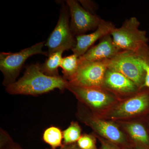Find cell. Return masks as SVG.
<instances>
[{
	"mask_svg": "<svg viewBox=\"0 0 149 149\" xmlns=\"http://www.w3.org/2000/svg\"><path fill=\"white\" fill-rule=\"evenodd\" d=\"M97 139L95 134H82L77 141L78 146L81 149H99L96 145Z\"/></svg>",
	"mask_w": 149,
	"mask_h": 149,
	"instance_id": "44dd1931",
	"label": "cell"
},
{
	"mask_svg": "<svg viewBox=\"0 0 149 149\" xmlns=\"http://www.w3.org/2000/svg\"><path fill=\"white\" fill-rule=\"evenodd\" d=\"M79 2L86 10L93 14L97 15L96 12L98 9V6L95 2L91 1H79Z\"/></svg>",
	"mask_w": 149,
	"mask_h": 149,
	"instance_id": "603a6c76",
	"label": "cell"
},
{
	"mask_svg": "<svg viewBox=\"0 0 149 149\" xmlns=\"http://www.w3.org/2000/svg\"><path fill=\"white\" fill-rule=\"evenodd\" d=\"M69 9L63 2L57 24L48 37L45 46L48 48V55L60 50H72L76 44L69 23Z\"/></svg>",
	"mask_w": 149,
	"mask_h": 149,
	"instance_id": "52a82bcc",
	"label": "cell"
},
{
	"mask_svg": "<svg viewBox=\"0 0 149 149\" xmlns=\"http://www.w3.org/2000/svg\"><path fill=\"white\" fill-rule=\"evenodd\" d=\"M82 135V128L78 123L72 121L69 126L63 131V145L77 143Z\"/></svg>",
	"mask_w": 149,
	"mask_h": 149,
	"instance_id": "ac0fdd59",
	"label": "cell"
},
{
	"mask_svg": "<svg viewBox=\"0 0 149 149\" xmlns=\"http://www.w3.org/2000/svg\"><path fill=\"white\" fill-rule=\"evenodd\" d=\"M77 110V119L91 128L94 134L116 144L121 149L131 148L126 135L116 123L97 116L78 102Z\"/></svg>",
	"mask_w": 149,
	"mask_h": 149,
	"instance_id": "7a4b0ae2",
	"label": "cell"
},
{
	"mask_svg": "<svg viewBox=\"0 0 149 149\" xmlns=\"http://www.w3.org/2000/svg\"><path fill=\"white\" fill-rule=\"evenodd\" d=\"M63 50H60L49 55L48 58L42 64L40 65L41 69L46 75L58 76V68L60 67Z\"/></svg>",
	"mask_w": 149,
	"mask_h": 149,
	"instance_id": "9a60e30c",
	"label": "cell"
},
{
	"mask_svg": "<svg viewBox=\"0 0 149 149\" xmlns=\"http://www.w3.org/2000/svg\"><path fill=\"white\" fill-rule=\"evenodd\" d=\"M140 25L138 19L133 17L126 19L121 27L114 28L111 35L118 48L122 51L136 52L148 44L146 32L140 29Z\"/></svg>",
	"mask_w": 149,
	"mask_h": 149,
	"instance_id": "8992f818",
	"label": "cell"
},
{
	"mask_svg": "<svg viewBox=\"0 0 149 149\" xmlns=\"http://www.w3.org/2000/svg\"><path fill=\"white\" fill-rule=\"evenodd\" d=\"M71 17L70 27L73 36L85 35L88 31L96 30L104 19L97 15H94L86 10L79 1H65Z\"/></svg>",
	"mask_w": 149,
	"mask_h": 149,
	"instance_id": "30bf717a",
	"label": "cell"
},
{
	"mask_svg": "<svg viewBox=\"0 0 149 149\" xmlns=\"http://www.w3.org/2000/svg\"><path fill=\"white\" fill-rule=\"evenodd\" d=\"M135 52L146 72L143 87L149 88V46L145 45Z\"/></svg>",
	"mask_w": 149,
	"mask_h": 149,
	"instance_id": "d6986e66",
	"label": "cell"
},
{
	"mask_svg": "<svg viewBox=\"0 0 149 149\" xmlns=\"http://www.w3.org/2000/svg\"><path fill=\"white\" fill-rule=\"evenodd\" d=\"M121 51L114 44L111 34H109L99 40L97 45L93 46L79 57V61H104L113 58Z\"/></svg>",
	"mask_w": 149,
	"mask_h": 149,
	"instance_id": "4fadbf2b",
	"label": "cell"
},
{
	"mask_svg": "<svg viewBox=\"0 0 149 149\" xmlns=\"http://www.w3.org/2000/svg\"><path fill=\"white\" fill-rule=\"evenodd\" d=\"M0 149H23L19 144L15 142L8 133L1 128Z\"/></svg>",
	"mask_w": 149,
	"mask_h": 149,
	"instance_id": "ffe728a7",
	"label": "cell"
},
{
	"mask_svg": "<svg viewBox=\"0 0 149 149\" xmlns=\"http://www.w3.org/2000/svg\"><path fill=\"white\" fill-rule=\"evenodd\" d=\"M46 149H53L50 148H47ZM81 149L77 146V143H74L69 144V145H63L62 147L58 149Z\"/></svg>",
	"mask_w": 149,
	"mask_h": 149,
	"instance_id": "cb8c5ba5",
	"label": "cell"
},
{
	"mask_svg": "<svg viewBox=\"0 0 149 149\" xmlns=\"http://www.w3.org/2000/svg\"><path fill=\"white\" fill-rule=\"evenodd\" d=\"M105 61L107 68L123 74L139 88L143 87L146 72L135 52L121 51L113 58Z\"/></svg>",
	"mask_w": 149,
	"mask_h": 149,
	"instance_id": "ba28073f",
	"label": "cell"
},
{
	"mask_svg": "<svg viewBox=\"0 0 149 149\" xmlns=\"http://www.w3.org/2000/svg\"><path fill=\"white\" fill-rule=\"evenodd\" d=\"M43 141L50 146L51 148H59L63 146V131L58 127L52 126L44 131Z\"/></svg>",
	"mask_w": 149,
	"mask_h": 149,
	"instance_id": "2e32d148",
	"label": "cell"
},
{
	"mask_svg": "<svg viewBox=\"0 0 149 149\" xmlns=\"http://www.w3.org/2000/svg\"><path fill=\"white\" fill-rule=\"evenodd\" d=\"M68 82L63 77L46 75L41 69L39 63L27 67L22 77L6 87V91L12 95L37 96L49 93L55 89L63 91Z\"/></svg>",
	"mask_w": 149,
	"mask_h": 149,
	"instance_id": "6da1fadb",
	"label": "cell"
},
{
	"mask_svg": "<svg viewBox=\"0 0 149 149\" xmlns=\"http://www.w3.org/2000/svg\"><path fill=\"white\" fill-rule=\"evenodd\" d=\"M124 149H136L135 148H125Z\"/></svg>",
	"mask_w": 149,
	"mask_h": 149,
	"instance_id": "484cf974",
	"label": "cell"
},
{
	"mask_svg": "<svg viewBox=\"0 0 149 149\" xmlns=\"http://www.w3.org/2000/svg\"><path fill=\"white\" fill-rule=\"evenodd\" d=\"M45 44V42H40L18 52H1L0 70L3 75V85L6 87L16 81L24 63L30 57L37 54L48 56V52L43 50Z\"/></svg>",
	"mask_w": 149,
	"mask_h": 149,
	"instance_id": "5b68a950",
	"label": "cell"
},
{
	"mask_svg": "<svg viewBox=\"0 0 149 149\" xmlns=\"http://www.w3.org/2000/svg\"><path fill=\"white\" fill-rule=\"evenodd\" d=\"M102 87L121 100L133 95L141 89L123 74L109 68L105 74Z\"/></svg>",
	"mask_w": 149,
	"mask_h": 149,
	"instance_id": "7c38bea8",
	"label": "cell"
},
{
	"mask_svg": "<svg viewBox=\"0 0 149 149\" xmlns=\"http://www.w3.org/2000/svg\"><path fill=\"white\" fill-rule=\"evenodd\" d=\"M148 115L149 88L143 87L133 95L120 100L108 111L98 116L117 122L145 117Z\"/></svg>",
	"mask_w": 149,
	"mask_h": 149,
	"instance_id": "3957f363",
	"label": "cell"
},
{
	"mask_svg": "<svg viewBox=\"0 0 149 149\" xmlns=\"http://www.w3.org/2000/svg\"><path fill=\"white\" fill-rule=\"evenodd\" d=\"M115 27L111 22L104 20L95 32L88 35L76 36V44L71 50L73 54L79 57L83 56L96 42L106 35L111 34Z\"/></svg>",
	"mask_w": 149,
	"mask_h": 149,
	"instance_id": "5bb4252c",
	"label": "cell"
},
{
	"mask_svg": "<svg viewBox=\"0 0 149 149\" xmlns=\"http://www.w3.org/2000/svg\"><path fill=\"white\" fill-rule=\"evenodd\" d=\"M66 90L97 116L105 113L121 100L103 87L85 88L68 83Z\"/></svg>",
	"mask_w": 149,
	"mask_h": 149,
	"instance_id": "277c9868",
	"label": "cell"
},
{
	"mask_svg": "<svg viewBox=\"0 0 149 149\" xmlns=\"http://www.w3.org/2000/svg\"><path fill=\"white\" fill-rule=\"evenodd\" d=\"M107 69L105 61L100 62L80 61L75 74L68 81L71 85L85 88L103 86Z\"/></svg>",
	"mask_w": 149,
	"mask_h": 149,
	"instance_id": "9c48e42d",
	"label": "cell"
},
{
	"mask_svg": "<svg viewBox=\"0 0 149 149\" xmlns=\"http://www.w3.org/2000/svg\"><path fill=\"white\" fill-rule=\"evenodd\" d=\"M95 135L100 143V147L99 149H121L116 144L100 137L98 135L95 134Z\"/></svg>",
	"mask_w": 149,
	"mask_h": 149,
	"instance_id": "7402d4cb",
	"label": "cell"
},
{
	"mask_svg": "<svg viewBox=\"0 0 149 149\" xmlns=\"http://www.w3.org/2000/svg\"><path fill=\"white\" fill-rule=\"evenodd\" d=\"M115 122L126 135L131 148L149 149V129L145 117Z\"/></svg>",
	"mask_w": 149,
	"mask_h": 149,
	"instance_id": "8fae6325",
	"label": "cell"
},
{
	"mask_svg": "<svg viewBox=\"0 0 149 149\" xmlns=\"http://www.w3.org/2000/svg\"><path fill=\"white\" fill-rule=\"evenodd\" d=\"M79 66V57L72 54L63 58L60 67L62 69L63 78L69 81L75 74Z\"/></svg>",
	"mask_w": 149,
	"mask_h": 149,
	"instance_id": "e0dca14e",
	"label": "cell"
},
{
	"mask_svg": "<svg viewBox=\"0 0 149 149\" xmlns=\"http://www.w3.org/2000/svg\"><path fill=\"white\" fill-rule=\"evenodd\" d=\"M145 119H146V121L149 129V115L147 116L146 117H145Z\"/></svg>",
	"mask_w": 149,
	"mask_h": 149,
	"instance_id": "d4e9b609",
	"label": "cell"
}]
</instances>
